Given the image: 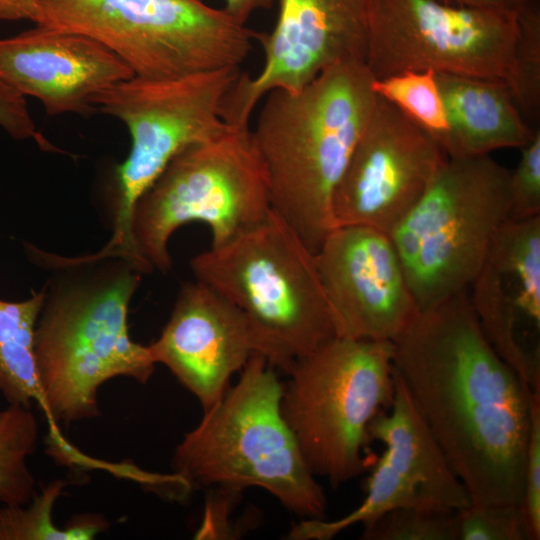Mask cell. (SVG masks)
Instances as JSON below:
<instances>
[{"instance_id": "obj_1", "label": "cell", "mask_w": 540, "mask_h": 540, "mask_svg": "<svg viewBox=\"0 0 540 540\" xmlns=\"http://www.w3.org/2000/svg\"><path fill=\"white\" fill-rule=\"evenodd\" d=\"M394 370L474 505H520L535 393L497 354L468 290L418 311Z\"/></svg>"}, {"instance_id": "obj_2", "label": "cell", "mask_w": 540, "mask_h": 540, "mask_svg": "<svg viewBox=\"0 0 540 540\" xmlns=\"http://www.w3.org/2000/svg\"><path fill=\"white\" fill-rule=\"evenodd\" d=\"M364 61L323 71L298 91L263 97L252 138L271 208L315 254L336 227L332 202L376 105Z\"/></svg>"}, {"instance_id": "obj_3", "label": "cell", "mask_w": 540, "mask_h": 540, "mask_svg": "<svg viewBox=\"0 0 540 540\" xmlns=\"http://www.w3.org/2000/svg\"><path fill=\"white\" fill-rule=\"evenodd\" d=\"M47 294L35 329L41 409L50 425L97 417L100 387L115 377L147 383L155 370L149 347L128 331V307L141 271L125 259Z\"/></svg>"}, {"instance_id": "obj_4", "label": "cell", "mask_w": 540, "mask_h": 540, "mask_svg": "<svg viewBox=\"0 0 540 540\" xmlns=\"http://www.w3.org/2000/svg\"><path fill=\"white\" fill-rule=\"evenodd\" d=\"M274 368L259 354L248 360L238 382L176 447L173 473L190 489L259 487L304 519H324L325 493L282 415Z\"/></svg>"}, {"instance_id": "obj_5", "label": "cell", "mask_w": 540, "mask_h": 540, "mask_svg": "<svg viewBox=\"0 0 540 540\" xmlns=\"http://www.w3.org/2000/svg\"><path fill=\"white\" fill-rule=\"evenodd\" d=\"M197 280L246 316L257 354L285 372L339 337L315 254L273 209L251 229L196 255Z\"/></svg>"}, {"instance_id": "obj_6", "label": "cell", "mask_w": 540, "mask_h": 540, "mask_svg": "<svg viewBox=\"0 0 540 540\" xmlns=\"http://www.w3.org/2000/svg\"><path fill=\"white\" fill-rule=\"evenodd\" d=\"M393 357L392 341L336 337L286 371L282 415L311 472L334 488L366 468L369 425L394 399Z\"/></svg>"}, {"instance_id": "obj_7", "label": "cell", "mask_w": 540, "mask_h": 540, "mask_svg": "<svg viewBox=\"0 0 540 540\" xmlns=\"http://www.w3.org/2000/svg\"><path fill=\"white\" fill-rule=\"evenodd\" d=\"M509 176L489 155L447 157L388 234L418 311L469 289L509 219Z\"/></svg>"}, {"instance_id": "obj_8", "label": "cell", "mask_w": 540, "mask_h": 540, "mask_svg": "<svg viewBox=\"0 0 540 540\" xmlns=\"http://www.w3.org/2000/svg\"><path fill=\"white\" fill-rule=\"evenodd\" d=\"M35 24L87 36L145 79L240 66L257 33L204 0H38Z\"/></svg>"}, {"instance_id": "obj_9", "label": "cell", "mask_w": 540, "mask_h": 540, "mask_svg": "<svg viewBox=\"0 0 540 540\" xmlns=\"http://www.w3.org/2000/svg\"><path fill=\"white\" fill-rule=\"evenodd\" d=\"M240 73V66H229L170 79L133 76L94 97V107L124 123L131 137L129 155L117 169L113 235L96 258L119 257L142 267L132 232L138 201L176 155L229 128L222 107Z\"/></svg>"}, {"instance_id": "obj_10", "label": "cell", "mask_w": 540, "mask_h": 540, "mask_svg": "<svg viewBox=\"0 0 540 540\" xmlns=\"http://www.w3.org/2000/svg\"><path fill=\"white\" fill-rule=\"evenodd\" d=\"M268 186L250 126H229L220 136L176 155L138 201L133 239L147 267L171 268L168 242L181 226H208L211 246L221 245L263 221Z\"/></svg>"}, {"instance_id": "obj_11", "label": "cell", "mask_w": 540, "mask_h": 540, "mask_svg": "<svg viewBox=\"0 0 540 540\" xmlns=\"http://www.w3.org/2000/svg\"><path fill=\"white\" fill-rule=\"evenodd\" d=\"M518 11L440 0H368L365 64L375 79L433 70L513 81Z\"/></svg>"}, {"instance_id": "obj_12", "label": "cell", "mask_w": 540, "mask_h": 540, "mask_svg": "<svg viewBox=\"0 0 540 540\" xmlns=\"http://www.w3.org/2000/svg\"><path fill=\"white\" fill-rule=\"evenodd\" d=\"M394 377L390 412H380L368 429L371 439L382 442L385 450L368 478L364 500L337 520L304 519L294 525L288 538L328 540L352 525L367 526L397 508L459 510L472 504L395 370Z\"/></svg>"}, {"instance_id": "obj_13", "label": "cell", "mask_w": 540, "mask_h": 540, "mask_svg": "<svg viewBox=\"0 0 540 540\" xmlns=\"http://www.w3.org/2000/svg\"><path fill=\"white\" fill-rule=\"evenodd\" d=\"M270 32L256 33L264 53L260 72H243L228 92L222 118L247 126L252 112L272 90L298 91L328 68L364 61L368 0H276Z\"/></svg>"}, {"instance_id": "obj_14", "label": "cell", "mask_w": 540, "mask_h": 540, "mask_svg": "<svg viewBox=\"0 0 540 540\" xmlns=\"http://www.w3.org/2000/svg\"><path fill=\"white\" fill-rule=\"evenodd\" d=\"M447 156L398 108L377 96L335 189L336 226L389 234L425 193Z\"/></svg>"}, {"instance_id": "obj_15", "label": "cell", "mask_w": 540, "mask_h": 540, "mask_svg": "<svg viewBox=\"0 0 540 540\" xmlns=\"http://www.w3.org/2000/svg\"><path fill=\"white\" fill-rule=\"evenodd\" d=\"M315 261L339 337L393 341L418 312L388 234L336 226Z\"/></svg>"}, {"instance_id": "obj_16", "label": "cell", "mask_w": 540, "mask_h": 540, "mask_svg": "<svg viewBox=\"0 0 540 540\" xmlns=\"http://www.w3.org/2000/svg\"><path fill=\"white\" fill-rule=\"evenodd\" d=\"M469 288L494 350L540 394V216L500 227Z\"/></svg>"}, {"instance_id": "obj_17", "label": "cell", "mask_w": 540, "mask_h": 540, "mask_svg": "<svg viewBox=\"0 0 540 540\" xmlns=\"http://www.w3.org/2000/svg\"><path fill=\"white\" fill-rule=\"evenodd\" d=\"M148 347L155 363L165 365L203 411L223 397L230 378L257 354L243 312L197 279L181 288L162 333Z\"/></svg>"}, {"instance_id": "obj_18", "label": "cell", "mask_w": 540, "mask_h": 540, "mask_svg": "<svg viewBox=\"0 0 540 540\" xmlns=\"http://www.w3.org/2000/svg\"><path fill=\"white\" fill-rule=\"evenodd\" d=\"M133 76L115 53L82 34L35 24L0 38V79L39 100L50 116L91 113L98 93Z\"/></svg>"}, {"instance_id": "obj_19", "label": "cell", "mask_w": 540, "mask_h": 540, "mask_svg": "<svg viewBox=\"0 0 540 540\" xmlns=\"http://www.w3.org/2000/svg\"><path fill=\"white\" fill-rule=\"evenodd\" d=\"M450 124L447 157L489 155L522 148L536 129L525 122L507 83L436 73Z\"/></svg>"}, {"instance_id": "obj_20", "label": "cell", "mask_w": 540, "mask_h": 540, "mask_svg": "<svg viewBox=\"0 0 540 540\" xmlns=\"http://www.w3.org/2000/svg\"><path fill=\"white\" fill-rule=\"evenodd\" d=\"M45 289L24 301L0 299V392L9 404L41 405L34 338Z\"/></svg>"}, {"instance_id": "obj_21", "label": "cell", "mask_w": 540, "mask_h": 540, "mask_svg": "<svg viewBox=\"0 0 540 540\" xmlns=\"http://www.w3.org/2000/svg\"><path fill=\"white\" fill-rule=\"evenodd\" d=\"M65 487L51 481L31 501L19 506H0V540H91L107 527L98 514H85L60 528L54 524L53 508Z\"/></svg>"}, {"instance_id": "obj_22", "label": "cell", "mask_w": 540, "mask_h": 540, "mask_svg": "<svg viewBox=\"0 0 540 540\" xmlns=\"http://www.w3.org/2000/svg\"><path fill=\"white\" fill-rule=\"evenodd\" d=\"M38 433L31 408L9 404L0 410L1 506L25 505L37 493L27 459L35 451Z\"/></svg>"}, {"instance_id": "obj_23", "label": "cell", "mask_w": 540, "mask_h": 540, "mask_svg": "<svg viewBox=\"0 0 540 540\" xmlns=\"http://www.w3.org/2000/svg\"><path fill=\"white\" fill-rule=\"evenodd\" d=\"M372 88L377 96L393 104L426 132L446 154L450 124L435 71L407 70L373 78Z\"/></svg>"}, {"instance_id": "obj_24", "label": "cell", "mask_w": 540, "mask_h": 540, "mask_svg": "<svg viewBox=\"0 0 540 540\" xmlns=\"http://www.w3.org/2000/svg\"><path fill=\"white\" fill-rule=\"evenodd\" d=\"M511 93L522 116L538 124L540 116V9L536 0H528L518 10Z\"/></svg>"}, {"instance_id": "obj_25", "label": "cell", "mask_w": 540, "mask_h": 540, "mask_svg": "<svg viewBox=\"0 0 540 540\" xmlns=\"http://www.w3.org/2000/svg\"><path fill=\"white\" fill-rule=\"evenodd\" d=\"M457 510L393 509L364 526L367 540H457Z\"/></svg>"}, {"instance_id": "obj_26", "label": "cell", "mask_w": 540, "mask_h": 540, "mask_svg": "<svg viewBox=\"0 0 540 540\" xmlns=\"http://www.w3.org/2000/svg\"><path fill=\"white\" fill-rule=\"evenodd\" d=\"M457 540H530L520 505H474L456 511Z\"/></svg>"}, {"instance_id": "obj_27", "label": "cell", "mask_w": 540, "mask_h": 540, "mask_svg": "<svg viewBox=\"0 0 540 540\" xmlns=\"http://www.w3.org/2000/svg\"><path fill=\"white\" fill-rule=\"evenodd\" d=\"M519 162L509 176V220L540 216V129L522 148Z\"/></svg>"}, {"instance_id": "obj_28", "label": "cell", "mask_w": 540, "mask_h": 540, "mask_svg": "<svg viewBox=\"0 0 540 540\" xmlns=\"http://www.w3.org/2000/svg\"><path fill=\"white\" fill-rule=\"evenodd\" d=\"M530 540L540 539V394L531 400L530 432L520 504Z\"/></svg>"}, {"instance_id": "obj_29", "label": "cell", "mask_w": 540, "mask_h": 540, "mask_svg": "<svg viewBox=\"0 0 540 540\" xmlns=\"http://www.w3.org/2000/svg\"><path fill=\"white\" fill-rule=\"evenodd\" d=\"M0 127L18 140L34 138L44 148L51 147L37 132L25 97L0 79Z\"/></svg>"}, {"instance_id": "obj_30", "label": "cell", "mask_w": 540, "mask_h": 540, "mask_svg": "<svg viewBox=\"0 0 540 540\" xmlns=\"http://www.w3.org/2000/svg\"><path fill=\"white\" fill-rule=\"evenodd\" d=\"M38 15V0H0L1 21H31Z\"/></svg>"}, {"instance_id": "obj_31", "label": "cell", "mask_w": 540, "mask_h": 540, "mask_svg": "<svg viewBox=\"0 0 540 540\" xmlns=\"http://www.w3.org/2000/svg\"><path fill=\"white\" fill-rule=\"evenodd\" d=\"M276 0H224V9L239 22L246 24L249 17L270 8Z\"/></svg>"}, {"instance_id": "obj_32", "label": "cell", "mask_w": 540, "mask_h": 540, "mask_svg": "<svg viewBox=\"0 0 540 540\" xmlns=\"http://www.w3.org/2000/svg\"><path fill=\"white\" fill-rule=\"evenodd\" d=\"M442 2L467 8L497 9L518 11L528 0H440Z\"/></svg>"}]
</instances>
